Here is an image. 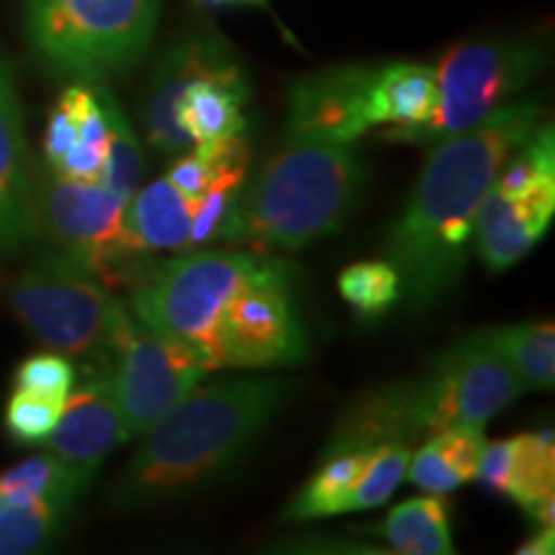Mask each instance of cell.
Instances as JSON below:
<instances>
[{"label":"cell","instance_id":"1","mask_svg":"<svg viewBox=\"0 0 555 555\" xmlns=\"http://www.w3.org/2000/svg\"><path fill=\"white\" fill-rule=\"evenodd\" d=\"M129 311L189 347L208 371L296 365L309 350L296 270L262 249H189L152 262Z\"/></svg>","mask_w":555,"mask_h":555},{"label":"cell","instance_id":"2","mask_svg":"<svg viewBox=\"0 0 555 555\" xmlns=\"http://www.w3.org/2000/svg\"><path fill=\"white\" fill-rule=\"evenodd\" d=\"M540 121L538 99L512 101L474 129L435 142L386 240V262L397 270L412 314H425L461 283L481 204L504 159Z\"/></svg>","mask_w":555,"mask_h":555},{"label":"cell","instance_id":"3","mask_svg":"<svg viewBox=\"0 0 555 555\" xmlns=\"http://www.w3.org/2000/svg\"><path fill=\"white\" fill-rule=\"evenodd\" d=\"M294 386L283 378H217L191 388L131 457L111 494L116 509L165 504L219 481L258 442L286 406Z\"/></svg>","mask_w":555,"mask_h":555},{"label":"cell","instance_id":"4","mask_svg":"<svg viewBox=\"0 0 555 555\" xmlns=\"http://www.w3.org/2000/svg\"><path fill=\"white\" fill-rule=\"evenodd\" d=\"M365 165L356 144L283 137V144L245 178L219 240L262 253H296L332 237L356 211Z\"/></svg>","mask_w":555,"mask_h":555},{"label":"cell","instance_id":"5","mask_svg":"<svg viewBox=\"0 0 555 555\" xmlns=\"http://www.w3.org/2000/svg\"><path fill=\"white\" fill-rule=\"evenodd\" d=\"M519 393L522 386L515 373L474 332L440 352L422 376L384 384L352 401L339 416L327 450L380 442L412 448L442 429L483 427Z\"/></svg>","mask_w":555,"mask_h":555},{"label":"cell","instance_id":"6","mask_svg":"<svg viewBox=\"0 0 555 555\" xmlns=\"http://www.w3.org/2000/svg\"><path fill=\"white\" fill-rule=\"evenodd\" d=\"M249 78L232 44L211 29H193L157 62L150 80L147 142L176 159L201 142L245 134Z\"/></svg>","mask_w":555,"mask_h":555},{"label":"cell","instance_id":"7","mask_svg":"<svg viewBox=\"0 0 555 555\" xmlns=\"http://www.w3.org/2000/svg\"><path fill=\"white\" fill-rule=\"evenodd\" d=\"M435 101V69L422 62L322 69L291 88L286 134L356 144L371 129L425 124Z\"/></svg>","mask_w":555,"mask_h":555},{"label":"cell","instance_id":"8","mask_svg":"<svg viewBox=\"0 0 555 555\" xmlns=\"http://www.w3.org/2000/svg\"><path fill=\"white\" fill-rule=\"evenodd\" d=\"M157 16L159 0H29L26 29L52 73L93 82L144 57Z\"/></svg>","mask_w":555,"mask_h":555},{"label":"cell","instance_id":"9","mask_svg":"<svg viewBox=\"0 0 555 555\" xmlns=\"http://www.w3.org/2000/svg\"><path fill=\"white\" fill-rule=\"evenodd\" d=\"M9 298L18 322L41 345L82 365H108L127 307L78 260L57 247L39 253L16 278Z\"/></svg>","mask_w":555,"mask_h":555},{"label":"cell","instance_id":"10","mask_svg":"<svg viewBox=\"0 0 555 555\" xmlns=\"http://www.w3.org/2000/svg\"><path fill=\"white\" fill-rule=\"evenodd\" d=\"M435 69L437 101L425 124L386 129L391 142L435 144L463 134L517 99L545 69V44L535 39H481L442 54Z\"/></svg>","mask_w":555,"mask_h":555},{"label":"cell","instance_id":"11","mask_svg":"<svg viewBox=\"0 0 555 555\" xmlns=\"http://www.w3.org/2000/svg\"><path fill=\"white\" fill-rule=\"evenodd\" d=\"M39 232L103 283H137L152 266L127 232V201L103 180H75L47 168L37 180Z\"/></svg>","mask_w":555,"mask_h":555},{"label":"cell","instance_id":"12","mask_svg":"<svg viewBox=\"0 0 555 555\" xmlns=\"http://www.w3.org/2000/svg\"><path fill=\"white\" fill-rule=\"evenodd\" d=\"M206 373L211 371L189 347L139 322L127 307L108 358L111 391L127 440L150 433Z\"/></svg>","mask_w":555,"mask_h":555},{"label":"cell","instance_id":"13","mask_svg":"<svg viewBox=\"0 0 555 555\" xmlns=\"http://www.w3.org/2000/svg\"><path fill=\"white\" fill-rule=\"evenodd\" d=\"M121 442L129 440L111 391L108 365H82V380H75L44 446H50V453L65 461L69 468L93 481L111 450Z\"/></svg>","mask_w":555,"mask_h":555},{"label":"cell","instance_id":"14","mask_svg":"<svg viewBox=\"0 0 555 555\" xmlns=\"http://www.w3.org/2000/svg\"><path fill=\"white\" fill-rule=\"evenodd\" d=\"M37 237V180L26 144L24 108L13 69L0 54V258L24 253Z\"/></svg>","mask_w":555,"mask_h":555},{"label":"cell","instance_id":"15","mask_svg":"<svg viewBox=\"0 0 555 555\" xmlns=\"http://www.w3.org/2000/svg\"><path fill=\"white\" fill-rule=\"evenodd\" d=\"M555 217V185L504 196L491 189L478 211L474 247L489 273H504L545 237Z\"/></svg>","mask_w":555,"mask_h":555},{"label":"cell","instance_id":"16","mask_svg":"<svg viewBox=\"0 0 555 555\" xmlns=\"http://www.w3.org/2000/svg\"><path fill=\"white\" fill-rule=\"evenodd\" d=\"M196 198L183 196L168 178L137 189L127 201V232L144 255L189 253Z\"/></svg>","mask_w":555,"mask_h":555},{"label":"cell","instance_id":"17","mask_svg":"<svg viewBox=\"0 0 555 555\" xmlns=\"http://www.w3.org/2000/svg\"><path fill=\"white\" fill-rule=\"evenodd\" d=\"M483 448L486 435L478 425H461L429 435L409 457V483L420 486L427 494H450L457 486L476 481Z\"/></svg>","mask_w":555,"mask_h":555},{"label":"cell","instance_id":"18","mask_svg":"<svg viewBox=\"0 0 555 555\" xmlns=\"http://www.w3.org/2000/svg\"><path fill=\"white\" fill-rule=\"evenodd\" d=\"M386 543L406 555H450L455 553L450 504L446 494H425L393 506L384 519Z\"/></svg>","mask_w":555,"mask_h":555},{"label":"cell","instance_id":"19","mask_svg":"<svg viewBox=\"0 0 555 555\" xmlns=\"http://www.w3.org/2000/svg\"><path fill=\"white\" fill-rule=\"evenodd\" d=\"M367 453H371V446L327 450L314 476L291 499V504L286 506V519H291V522H309V519L343 515L345 499L356 489Z\"/></svg>","mask_w":555,"mask_h":555},{"label":"cell","instance_id":"20","mask_svg":"<svg viewBox=\"0 0 555 555\" xmlns=\"http://www.w3.org/2000/svg\"><path fill=\"white\" fill-rule=\"evenodd\" d=\"M486 343L515 373L522 391H545L555 380V324H506L478 330Z\"/></svg>","mask_w":555,"mask_h":555},{"label":"cell","instance_id":"21","mask_svg":"<svg viewBox=\"0 0 555 555\" xmlns=\"http://www.w3.org/2000/svg\"><path fill=\"white\" fill-rule=\"evenodd\" d=\"M90 478L69 468L57 455L44 453L26 457L0 474V499L11 504H62L73 509Z\"/></svg>","mask_w":555,"mask_h":555},{"label":"cell","instance_id":"22","mask_svg":"<svg viewBox=\"0 0 555 555\" xmlns=\"http://www.w3.org/2000/svg\"><path fill=\"white\" fill-rule=\"evenodd\" d=\"M509 481L506 499L527 509L540 499L555 494V435L553 427L509 437Z\"/></svg>","mask_w":555,"mask_h":555},{"label":"cell","instance_id":"23","mask_svg":"<svg viewBox=\"0 0 555 555\" xmlns=\"http://www.w3.org/2000/svg\"><path fill=\"white\" fill-rule=\"evenodd\" d=\"M95 95H99L108 121V155L101 180L111 191L119 193L124 201H129L144 178L142 144H139L134 129H131L127 114L114 99V93L106 86H95Z\"/></svg>","mask_w":555,"mask_h":555},{"label":"cell","instance_id":"24","mask_svg":"<svg viewBox=\"0 0 555 555\" xmlns=\"http://www.w3.org/2000/svg\"><path fill=\"white\" fill-rule=\"evenodd\" d=\"M543 185H555V131L551 121H540L535 131L512 150L491 189L504 196H522Z\"/></svg>","mask_w":555,"mask_h":555},{"label":"cell","instance_id":"25","mask_svg":"<svg viewBox=\"0 0 555 555\" xmlns=\"http://www.w3.org/2000/svg\"><path fill=\"white\" fill-rule=\"evenodd\" d=\"M337 288L347 307L365 322L386 317L401 301L399 275L386 260H365L345 268Z\"/></svg>","mask_w":555,"mask_h":555},{"label":"cell","instance_id":"26","mask_svg":"<svg viewBox=\"0 0 555 555\" xmlns=\"http://www.w3.org/2000/svg\"><path fill=\"white\" fill-rule=\"evenodd\" d=\"M69 506H21L0 499V555L39 553L57 538Z\"/></svg>","mask_w":555,"mask_h":555},{"label":"cell","instance_id":"27","mask_svg":"<svg viewBox=\"0 0 555 555\" xmlns=\"http://www.w3.org/2000/svg\"><path fill=\"white\" fill-rule=\"evenodd\" d=\"M409 457H412V448L399 446V442H380V446H371L367 461L360 474L356 489L345 499V512H363L373 509V506L386 504L399 489V483L406 478Z\"/></svg>","mask_w":555,"mask_h":555},{"label":"cell","instance_id":"28","mask_svg":"<svg viewBox=\"0 0 555 555\" xmlns=\"http://www.w3.org/2000/svg\"><path fill=\"white\" fill-rule=\"evenodd\" d=\"M62 404H65V401L13 388L3 412L5 435H9L16 446H44V442L50 440L54 425H57Z\"/></svg>","mask_w":555,"mask_h":555},{"label":"cell","instance_id":"29","mask_svg":"<svg viewBox=\"0 0 555 555\" xmlns=\"http://www.w3.org/2000/svg\"><path fill=\"white\" fill-rule=\"evenodd\" d=\"M75 380H78V371H75L73 360L54 350L29 356L13 373V388L57 401L69 397Z\"/></svg>","mask_w":555,"mask_h":555},{"label":"cell","instance_id":"30","mask_svg":"<svg viewBox=\"0 0 555 555\" xmlns=\"http://www.w3.org/2000/svg\"><path fill=\"white\" fill-rule=\"evenodd\" d=\"M229 168V165H224ZM221 168H214L208 159L201 155L198 150H191L185 152V155H180L172 159L170 170H168V178L176 189L183 193V196L189 198H198L201 193L208 189V183H211L214 176H217Z\"/></svg>","mask_w":555,"mask_h":555},{"label":"cell","instance_id":"31","mask_svg":"<svg viewBox=\"0 0 555 555\" xmlns=\"http://www.w3.org/2000/svg\"><path fill=\"white\" fill-rule=\"evenodd\" d=\"M555 551V527H538L532 538L517 547V555H551Z\"/></svg>","mask_w":555,"mask_h":555},{"label":"cell","instance_id":"32","mask_svg":"<svg viewBox=\"0 0 555 555\" xmlns=\"http://www.w3.org/2000/svg\"><path fill=\"white\" fill-rule=\"evenodd\" d=\"M211 3H217V5H266L268 0H211Z\"/></svg>","mask_w":555,"mask_h":555}]
</instances>
